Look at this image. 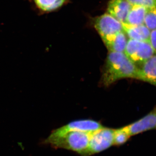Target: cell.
I'll return each mask as SVG.
<instances>
[{"instance_id":"cell-2","label":"cell","mask_w":156,"mask_h":156,"mask_svg":"<svg viewBox=\"0 0 156 156\" xmlns=\"http://www.w3.org/2000/svg\"><path fill=\"white\" fill-rule=\"evenodd\" d=\"M91 134L82 131H72L59 137L48 136L44 143L55 148L69 150L81 156H86Z\"/></svg>"},{"instance_id":"cell-6","label":"cell","mask_w":156,"mask_h":156,"mask_svg":"<svg viewBox=\"0 0 156 156\" xmlns=\"http://www.w3.org/2000/svg\"><path fill=\"white\" fill-rule=\"evenodd\" d=\"M94 24L103 40L124 31L122 23L108 13L95 18Z\"/></svg>"},{"instance_id":"cell-14","label":"cell","mask_w":156,"mask_h":156,"mask_svg":"<svg viewBox=\"0 0 156 156\" xmlns=\"http://www.w3.org/2000/svg\"><path fill=\"white\" fill-rule=\"evenodd\" d=\"M144 24L150 30L156 29V8L147 9Z\"/></svg>"},{"instance_id":"cell-1","label":"cell","mask_w":156,"mask_h":156,"mask_svg":"<svg viewBox=\"0 0 156 156\" xmlns=\"http://www.w3.org/2000/svg\"><path fill=\"white\" fill-rule=\"evenodd\" d=\"M139 68L124 53L110 52L102 76V83L111 85L123 78L137 79Z\"/></svg>"},{"instance_id":"cell-17","label":"cell","mask_w":156,"mask_h":156,"mask_svg":"<svg viewBox=\"0 0 156 156\" xmlns=\"http://www.w3.org/2000/svg\"><path fill=\"white\" fill-rule=\"evenodd\" d=\"M132 5H141L143 1V0H128Z\"/></svg>"},{"instance_id":"cell-10","label":"cell","mask_w":156,"mask_h":156,"mask_svg":"<svg viewBox=\"0 0 156 156\" xmlns=\"http://www.w3.org/2000/svg\"><path fill=\"white\" fill-rule=\"evenodd\" d=\"M38 14H43L56 10L61 7L66 0H28Z\"/></svg>"},{"instance_id":"cell-11","label":"cell","mask_w":156,"mask_h":156,"mask_svg":"<svg viewBox=\"0 0 156 156\" xmlns=\"http://www.w3.org/2000/svg\"><path fill=\"white\" fill-rule=\"evenodd\" d=\"M123 29L130 39L140 41H149L151 31L144 24L131 26L122 24Z\"/></svg>"},{"instance_id":"cell-16","label":"cell","mask_w":156,"mask_h":156,"mask_svg":"<svg viewBox=\"0 0 156 156\" xmlns=\"http://www.w3.org/2000/svg\"><path fill=\"white\" fill-rule=\"evenodd\" d=\"M149 42L156 53V29L151 30Z\"/></svg>"},{"instance_id":"cell-4","label":"cell","mask_w":156,"mask_h":156,"mask_svg":"<svg viewBox=\"0 0 156 156\" xmlns=\"http://www.w3.org/2000/svg\"><path fill=\"white\" fill-rule=\"evenodd\" d=\"M124 53L135 64H142L155 54L149 41L130 39L127 42Z\"/></svg>"},{"instance_id":"cell-8","label":"cell","mask_w":156,"mask_h":156,"mask_svg":"<svg viewBox=\"0 0 156 156\" xmlns=\"http://www.w3.org/2000/svg\"><path fill=\"white\" fill-rule=\"evenodd\" d=\"M132 5L128 0H111L108 6V12L122 23L126 22Z\"/></svg>"},{"instance_id":"cell-3","label":"cell","mask_w":156,"mask_h":156,"mask_svg":"<svg viewBox=\"0 0 156 156\" xmlns=\"http://www.w3.org/2000/svg\"><path fill=\"white\" fill-rule=\"evenodd\" d=\"M115 130L103 127L91 133L86 156L98 153L113 145Z\"/></svg>"},{"instance_id":"cell-9","label":"cell","mask_w":156,"mask_h":156,"mask_svg":"<svg viewBox=\"0 0 156 156\" xmlns=\"http://www.w3.org/2000/svg\"><path fill=\"white\" fill-rule=\"evenodd\" d=\"M138 68L136 79L156 86V53Z\"/></svg>"},{"instance_id":"cell-7","label":"cell","mask_w":156,"mask_h":156,"mask_svg":"<svg viewBox=\"0 0 156 156\" xmlns=\"http://www.w3.org/2000/svg\"><path fill=\"white\" fill-rule=\"evenodd\" d=\"M124 128L130 136L156 129V107L145 116Z\"/></svg>"},{"instance_id":"cell-12","label":"cell","mask_w":156,"mask_h":156,"mask_svg":"<svg viewBox=\"0 0 156 156\" xmlns=\"http://www.w3.org/2000/svg\"><path fill=\"white\" fill-rule=\"evenodd\" d=\"M126 35L125 32L122 31L103 40L110 52H125L128 42Z\"/></svg>"},{"instance_id":"cell-15","label":"cell","mask_w":156,"mask_h":156,"mask_svg":"<svg viewBox=\"0 0 156 156\" xmlns=\"http://www.w3.org/2000/svg\"><path fill=\"white\" fill-rule=\"evenodd\" d=\"M130 136L124 127L116 129L115 130L113 145H122L128 141Z\"/></svg>"},{"instance_id":"cell-5","label":"cell","mask_w":156,"mask_h":156,"mask_svg":"<svg viewBox=\"0 0 156 156\" xmlns=\"http://www.w3.org/2000/svg\"><path fill=\"white\" fill-rule=\"evenodd\" d=\"M103 127V126L100 123L94 120H77L71 122L65 126L55 129L52 131L49 137H59L72 131H82L92 133Z\"/></svg>"},{"instance_id":"cell-13","label":"cell","mask_w":156,"mask_h":156,"mask_svg":"<svg viewBox=\"0 0 156 156\" xmlns=\"http://www.w3.org/2000/svg\"><path fill=\"white\" fill-rule=\"evenodd\" d=\"M147 9L139 5H134L127 16L126 22L122 24L131 26L144 24V18Z\"/></svg>"}]
</instances>
